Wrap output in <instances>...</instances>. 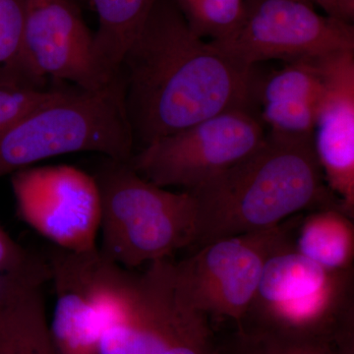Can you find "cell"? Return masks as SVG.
Returning a JSON list of instances; mask_svg holds the SVG:
<instances>
[{
	"instance_id": "6da1fadb",
	"label": "cell",
	"mask_w": 354,
	"mask_h": 354,
	"mask_svg": "<svg viewBox=\"0 0 354 354\" xmlns=\"http://www.w3.org/2000/svg\"><path fill=\"white\" fill-rule=\"evenodd\" d=\"M120 73L133 135L143 146L223 111L251 109L259 77L198 37L176 0H158Z\"/></svg>"
},
{
	"instance_id": "ffe728a7",
	"label": "cell",
	"mask_w": 354,
	"mask_h": 354,
	"mask_svg": "<svg viewBox=\"0 0 354 354\" xmlns=\"http://www.w3.org/2000/svg\"><path fill=\"white\" fill-rule=\"evenodd\" d=\"M190 29L209 41L227 38L241 24L244 0H176Z\"/></svg>"
},
{
	"instance_id": "e0dca14e",
	"label": "cell",
	"mask_w": 354,
	"mask_h": 354,
	"mask_svg": "<svg viewBox=\"0 0 354 354\" xmlns=\"http://www.w3.org/2000/svg\"><path fill=\"white\" fill-rule=\"evenodd\" d=\"M218 346L221 354H354V344L244 325Z\"/></svg>"
},
{
	"instance_id": "cb8c5ba5",
	"label": "cell",
	"mask_w": 354,
	"mask_h": 354,
	"mask_svg": "<svg viewBox=\"0 0 354 354\" xmlns=\"http://www.w3.org/2000/svg\"><path fill=\"white\" fill-rule=\"evenodd\" d=\"M339 19L353 23L354 18V0H335Z\"/></svg>"
},
{
	"instance_id": "9a60e30c",
	"label": "cell",
	"mask_w": 354,
	"mask_h": 354,
	"mask_svg": "<svg viewBox=\"0 0 354 354\" xmlns=\"http://www.w3.org/2000/svg\"><path fill=\"white\" fill-rule=\"evenodd\" d=\"M158 0H88L99 27L94 35L95 62L106 83L120 75L133 41L143 29Z\"/></svg>"
},
{
	"instance_id": "5b68a950",
	"label": "cell",
	"mask_w": 354,
	"mask_h": 354,
	"mask_svg": "<svg viewBox=\"0 0 354 354\" xmlns=\"http://www.w3.org/2000/svg\"><path fill=\"white\" fill-rule=\"evenodd\" d=\"M241 325L354 344V268L326 270L298 252L291 234L266 261Z\"/></svg>"
},
{
	"instance_id": "ba28073f",
	"label": "cell",
	"mask_w": 354,
	"mask_h": 354,
	"mask_svg": "<svg viewBox=\"0 0 354 354\" xmlns=\"http://www.w3.org/2000/svg\"><path fill=\"white\" fill-rule=\"evenodd\" d=\"M264 127L251 109L223 111L143 146L128 164L156 185L190 192L254 152Z\"/></svg>"
},
{
	"instance_id": "7402d4cb",
	"label": "cell",
	"mask_w": 354,
	"mask_h": 354,
	"mask_svg": "<svg viewBox=\"0 0 354 354\" xmlns=\"http://www.w3.org/2000/svg\"><path fill=\"white\" fill-rule=\"evenodd\" d=\"M58 93L59 90L0 86V133Z\"/></svg>"
},
{
	"instance_id": "9c48e42d",
	"label": "cell",
	"mask_w": 354,
	"mask_h": 354,
	"mask_svg": "<svg viewBox=\"0 0 354 354\" xmlns=\"http://www.w3.org/2000/svg\"><path fill=\"white\" fill-rule=\"evenodd\" d=\"M209 43L248 66L271 59L290 64L354 50V28L300 0H244L237 29Z\"/></svg>"
},
{
	"instance_id": "8992f818",
	"label": "cell",
	"mask_w": 354,
	"mask_h": 354,
	"mask_svg": "<svg viewBox=\"0 0 354 354\" xmlns=\"http://www.w3.org/2000/svg\"><path fill=\"white\" fill-rule=\"evenodd\" d=\"M130 274L106 318L100 354H221L208 317L177 297L174 261Z\"/></svg>"
},
{
	"instance_id": "2e32d148",
	"label": "cell",
	"mask_w": 354,
	"mask_h": 354,
	"mask_svg": "<svg viewBox=\"0 0 354 354\" xmlns=\"http://www.w3.org/2000/svg\"><path fill=\"white\" fill-rule=\"evenodd\" d=\"M300 214L293 245L298 252L329 271L353 269L354 218L339 207Z\"/></svg>"
},
{
	"instance_id": "3957f363",
	"label": "cell",
	"mask_w": 354,
	"mask_h": 354,
	"mask_svg": "<svg viewBox=\"0 0 354 354\" xmlns=\"http://www.w3.org/2000/svg\"><path fill=\"white\" fill-rule=\"evenodd\" d=\"M134 141L120 74L99 90L59 91L0 133V177L70 153L128 162Z\"/></svg>"
},
{
	"instance_id": "d6986e66",
	"label": "cell",
	"mask_w": 354,
	"mask_h": 354,
	"mask_svg": "<svg viewBox=\"0 0 354 354\" xmlns=\"http://www.w3.org/2000/svg\"><path fill=\"white\" fill-rule=\"evenodd\" d=\"M322 78L316 59L290 62L285 68L258 77L254 102L262 104L286 100H318Z\"/></svg>"
},
{
	"instance_id": "603a6c76",
	"label": "cell",
	"mask_w": 354,
	"mask_h": 354,
	"mask_svg": "<svg viewBox=\"0 0 354 354\" xmlns=\"http://www.w3.org/2000/svg\"><path fill=\"white\" fill-rule=\"evenodd\" d=\"M44 260L28 252L0 227V277L34 267Z\"/></svg>"
},
{
	"instance_id": "30bf717a",
	"label": "cell",
	"mask_w": 354,
	"mask_h": 354,
	"mask_svg": "<svg viewBox=\"0 0 354 354\" xmlns=\"http://www.w3.org/2000/svg\"><path fill=\"white\" fill-rule=\"evenodd\" d=\"M46 261L57 297L50 325L55 353L100 354L106 317L129 270L109 260L99 247L69 251L53 246Z\"/></svg>"
},
{
	"instance_id": "d4e9b609",
	"label": "cell",
	"mask_w": 354,
	"mask_h": 354,
	"mask_svg": "<svg viewBox=\"0 0 354 354\" xmlns=\"http://www.w3.org/2000/svg\"><path fill=\"white\" fill-rule=\"evenodd\" d=\"M314 2L325 11L326 15L332 16V17L339 19L335 0H314Z\"/></svg>"
},
{
	"instance_id": "7a4b0ae2",
	"label": "cell",
	"mask_w": 354,
	"mask_h": 354,
	"mask_svg": "<svg viewBox=\"0 0 354 354\" xmlns=\"http://www.w3.org/2000/svg\"><path fill=\"white\" fill-rule=\"evenodd\" d=\"M190 193L196 201V248L276 227L298 214L344 209L324 178L313 136L271 131L250 155Z\"/></svg>"
},
{
	"instance_id": "5bb4252c",
	"label": "cell",
	"mask_w": 354,
	"mask_h": 354,
	"mask_svg": "<svg viewBox=\"0 0 354 354\" xmlns=\"http://www.w3.org/2000/svg\"><path fill=\"white\" fill-rule=\"evenodd\" d=\"M46 268L0 277V354H57L46 319Z\"/></svg>"
},
{
	"instance_id": "52a82bcc",
	"label": "cell",
	"mask_w": 354,
	"mask_h": 354,
	"mask_svg": "<svg viewBox=\"0 0 354 354\" xmlns=\"http://www.w3.org/2000/svg\"><path fill=\"white\" fill-rule=\"evenodd\" d=\"M298 215L268 230L211 242L189 257L174 261L177 297L208 318L241 324L252 304L266 261L292 234Z\"/></svg>"
},
{
	"instance_id": "ac0fdd59",
	"label": "cell",
	"mask_w": 354,
	"mask_h": 354,
	"mask_svg": "<svg viewBox=\"0 0 354 354\" xmlns=\"http://www.w3.org/2000/svg\"><path fill=\"white\" fill-rule=\"evenodd\" d=\"M25 0H0V86L39 88L32 80L23 55Z\"/></svg>"
},
{
	"instance_id": "277c9868",
	"label": "cell",
	"mask_w": 354,
	"mask_h": 354,
	"mask_svg": "<svg viewBox=\"0 0 354 354\" xmlns=\"http://www.w3.org/2000/svg\"><path fill=\"white\" fill-rule=\"evenodd\" d=\"M94 176L101 195L100 250L109 260L134 270L194 246L197 208L190 192L160 187L111 158Z\"/></svg>"
},
{
	"instance_id": "44dd1931",
	"label": "cell",
	"mask_w": 354,
	"mask_h": 354,
	"mask_svg": "<svg viewBox=\"0 0 354 354\" xmlns=\"http://www.w3.org/2000/svg\"><path fill=\"white\" fill-rule=\"evenodd\" d=\"M318 100H286L262 104L260 120L270 131L290 136H313Z\"/></svg>"
},
{
	"instance_id": "4316f807",
	"label": "cell",
	"mask_w": 354,
	"mask_h": 354,
	"mask_svg": "<svg viewBox=\"0 0 354 354\" xmlns=\"http://www.w3.org/2000/svg\"><path fill=\"white\" fill-rule=\"evenodd\" d=\"M83 1H88V0H83Z\"/></svg>"
},
{
	"instance_id": "7c38bea8",
	"label": "cell",
	"mask_w": 354,
	"mask_h": 354,
	"mask_svg": "<svg viewBox=\"0 0 354 354\" xmlns=\"http://www.w3.org/2000/svg\"><path fill=\"white\" fill-rule=\"evenodd\" d=\"M23 55L39 88L48 78L68 81L83 91L109 84L95 62L94 35L70 0H25Z\"/></svg>"
},
{
	"instance_id": "8fae6325",
	"label": "cell",
	"mask_w": 354,
	"mask_h": 354,
	"mask_svg": "<svg viewBox=\"0 0 354 354\" xmlns=\"http://www.w3.org/2000/svg\"><path fill=\"white\" fill-rule=\"evenodd\" d=\"M20 218L53 246L97 248L101 195L94 176L71 165L30 167L11 174Z\"/></svg>"
},
{
	"instance_id": "484cf974",
	"label": "cell",
	"mask_w": 354,
	"mask_h": 354,
	"mask_svg": "<svg viewBox=\"0 0 354 354\" xmlns=\"http://www.w3.org/2000/svg\"><path fill=\"white\" fill-rule=\"evenodd\" d=\"M300 1H304L305 3H308L310 6H313L315 4V2H314V0H300Z\"/></svg>"
},
{
	"instance_id": "4fadbf2b",
	"label": "cell",
	"mask_w": 354,
	"mask_h": 354,
	"mask_svg": "<svg viewBox=\"0 0 354 354\" xmlns=\"http://www.w3.org/2000/svg\"><path fill=\"white\" fill-rule=\"evenodd\" d=\"M322 91L314 150L328 187L354 218V50L317 58Z\"/></svg>"
}]
</instances>
